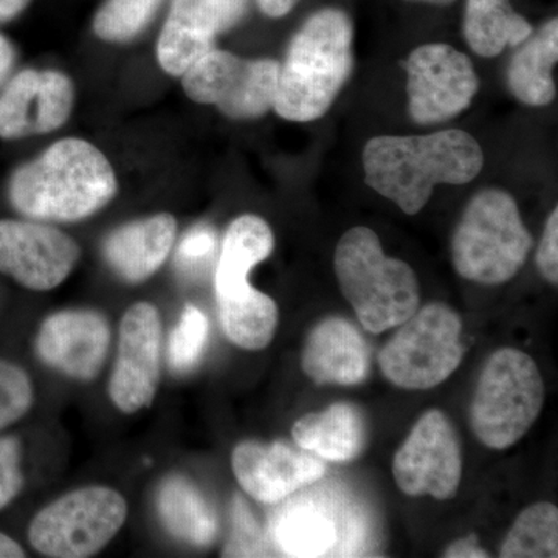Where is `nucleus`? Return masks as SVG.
<instances>
[{"label": "nucleus", "instance_id": "nucleus-28", "mask_svg": "<svg viewBox=\"0 0 558 558\" xmlns=\"http://www.w3.org/2000/svg\"><path fill=\"white\" fill-rule=\"evenodd\" d=\"M208 318L199 307L189 304L172 330L168 357L171 368L186 373L199 363L208 340Z\"/></svg>", "mask_w": 558, "mask_h": 558}, {"label": "nucleus", "instance_id": "nucleus-30", "mask_svg": "<svg viewBox=\"0 0 558 558\" xmlns=\"http://www.w3.org/2000/svg\"><path fill=\"white\" fill-rule=\"evenodd\" d=\"M231 520H233V527H231L230 539L223 548V557L269 556V545H267L269 542L266 534L241 495H234Z\"/></svg>", "mask_w": 558, "mask_h": 558}, {"label": "nucleus", "instance_id": "nucleus-7", "mask_svg": "<svg viewBox=\"0 0 558 558\" xmlns=\"http://www.w3.org/2000/svg\"><path fill=\"white\" fill-rule=\"evenodd\" d=\"M398 328L379 354L381 373L396 387L435 388L461 365L462 319L447 304L429 303Z\"/></svg>", "mask_w": 558, "mask_h": 558}, {"label": "nucleus", "instance_id": "nucleus-14", "mask_svg": "<svg viewBox=\"0 0 558 558\" xmlns=\"http://www.w3.org/2000/svg\"><path fill=\"white\" fill-rule=\"evenodd\" d=\"M250 0H172L157 44L161 69L182 76L245 16Z\"/></svg>", "mask_w": 558, "mask_h": 558}, {"label": "nucleus", "instance_id": "nucleus-9", "mask_svg": "<svg viewBox=\"0 0 558 558\" xmlns=\"http://www.w3.org/2000/svg\"><path fill=\"white\" fill-rule=\"evenodd\" d=\"M279 62L244 60L230 51L211 49L182 75L191 100L216 106L233 120H253L274 109Z\"/></svg>", "mask_w": 558, "mask_h": 558}, {"label": "nucleus", "instance_id": "nucleus-23", "mask_svg": "<svg viewBox=\"0 0 558 558\" xmlns=\"http://www.w3.org/2000/svg\"><path fill=\"white\" fill-rule=\"evenodd\" d=\"M157 508L172 537L196 548H208L218 537L219 521L215 509L185 476L172 475L163 481Z\"/></svg>", "mask_w": 558, "mask_h": 558}, {"label": "nucleus", "instance_id": "nucleus-35", "mask_svg": "<svg viewBox=\"0 0 558 558\" xmlns=\"http://www.w3.org/2000/svg\"><path fill=\"white\" fill-rule=\"evenodd\" d=\"M256 2H258L259 10L266 16L277 20V17L286 16L295 9L300 0H256Z\"/></svg>", "mask_w": 558, "mask_h": 558}, {"label": "nucleus", "instance_id": "nucleus-10", "mask_svg": "<svg viewBox=\"0 0 558 558\" xmlns=\"http://www.w3.org/2000/svg\"><path fill=\"white\" fill-rule=\"evenodd\" d=\"M409 110L417 124L446 123L472 105L480 80L473 62L449 44H425L405 62Z\"/></svg>", "mask_w": 558, "mask_h": 558}, {"label": "nucleus", "instance_id": "nucleus-3", "mask_svg": "<svg viewBox=\"0 0 558 558\" xmlns=\"http://www.w3.org/2000/svg\"><path fill=\"white\" fill-rule=\"evenodd\" d=\"M351 17L339 9L312 14L290 40L279 64L274 109L281 119L310 123L322 119L354 70Z\"/></svg>", "mask_w": 558, "mask_h": 558}, {"label": "nucleus", "instance_id": "nucleus-8", "mask_svg": "<svg viewBox=\"0 0 558 558\" xmlns=\"http://www.w3.org/2000/svg\"><path fill=\"white\" fill-rule=\"evenodd\" d=\"M126 519V499L116 488L83 487L40 510L28 539L44 557L87 558L105 549Z\"/></svg>", "mask_w": 558, "mask_h": 558}, {"label": "nucleus", "instance_id": "nucleus-24", "mask_svg": "<svg viewBox=\"0 0 558 558\" xmlns=\"http://www.w3.org/2000/svg\"><path fill=\"white\" fill-rule=\"evenodd\" d=\"M534 28L510 5L509 0H468L464 38L483 58H494L506 47L520 46Z\"/></svg>", "mask_w": 558, "mask_h": 558}, {"label": "nucleus", "instance_id": "nucleus-5", "mask_svg": "<svg viewBox=\"0 0 558 558\" xmlns=\"http://www.w3.org/2000/svg\"><path fill=\"white\" fill-rule=\"evenodd\" d=\"M532 245L515 199L506 191L487 189L462 213L451 240V260L462 278L497 286L519 274Z\"/></svg>", "mask_w": 558, "mask_h": 558}, {"label": "nucleus", "instance_id": "nucleus-36", "mask_svg": "<svg viewBox=\"0 0 558 558\" xmlns=\"http://www.w3.org/2000/svg\"><path fill=\"white\" fill-rule=\"evenodd\" d=\"M14 62V50L10 40L5 36L0 35V84L9 76Z\"/></svg>", "mask_w": 558, "mask_h": 558}, {"label": "nucleus", "instance_id": "nucleus-34", "mask_svg": "<svg viewBox=\"0 0 558 558\" xmlns=\"http://www.w3.org/2000/svg\"><path fill=\"white\" fill-rule=\"evenodd\" d=\"M446 558H487L486 550L478 545V538L475 535L470 537L459 538L457 542L451 543L449 548L444 553Z\"/></svg>", "mask_w": 558, "mask_h": 558}, {"label": "nucleus", "instance_id": "nucleus-12", "mask_svg": "<svg viewBox=\"0 0 558 558\" xmlns=\"http://www.w3.org/2000/svg\"><path fill=\"white\" fill-rule=\"evenodd\" d=\"M163 329L159 311L135 303L120 323L119 355L109 381L113 405L124 414L146 409L156 399L161 374Z\"/></svg>", "mask_w": 558, "mask_h": 558}, {"label": "nucleus", "instance_id": "nucleus-39", "mask_svg": "<svg viewBox=\"0 0 558 558\" xmlns=\"http://www.w3.org/2000/svg\"><path fill=\"white\" fill-rule=\"evenodd\" d=\"M407 2H418L428 3V5L447 7L451 5V3L457 2V0H407Z\"/></svg>", "mask_w": 558, "mask_h": 558}, {"label": "nucleus", "instance_id": "nucleus-37", "mask_svg": "<svg viewBox=\"0 0 558 558\" xmlns=\"http://www.w3.org/2000/svg\"><path fill=\"white\" fill-rule=\"evenodd\" d=\"M27 553L22 548L16 539L11 538L10 535L0 532V558H24Z\"/></svg>", "mask_w": 558, "mask_h": 558}, {"label": "nucleus", "instance_id": "nucleus-19", "mask_svg": "<svg viewBox=\"0 0 558 558\" xmlns=\"http://www.w3.org/2000/svg\"><path fill=\"white\" fill-rule=\"evenodd\" d=\"M274 247L269 223L259 216L244 215L230 223L215 274L218 310L258 299L263 292L250 286L248 275L269 258Z\"/></svg>", "mask_w": 558, "mask_h": 558}, {"label": "nucleus", "instance_id": "nucleus-38", "mask_svg": "<svg viewBox=\"0 0 558 558\" xmlns=\"http://www.w3.org/2000/svg\"><path fill=\"white\" fill-rule=\"evenodd\" d=\"M31 0H0V22L13 20L25 10Z\"/></svg>", "mask_w": 558, "mask_h": 558}, {"label": "nucleus", "instance_id": "nucleus-6", "mask_svg": "<svg viewBox=\"0 0 558 558\" xmlns=\"http://www.w3.org/2000/svg\"><path fill=\"white\" fill-rule=\"evenodd\" d=\"M543 402L545 385L534 359L520 349H498L481 371L470 425L488 449L506 450L535 424Z\"/></svg>", "mask_w": 558, "mask_h": 558}, {"label": "nucleus", "instance_id": "nucleus-17", "mask_svg": "<svg viewBox=\"0 0 558 558\" xmlns=\"http://www.w3.org/2000/svg\"><path fill=\"white\" fill-rule=\"evenodd\" d=\"M234 476L250 497L277 505L293 492L325 475V462L310 451L284 442L260 444L245 440L231 454Z\"/></svg>", "mask_w": 558, "mask_h": 558}, {"label": "nucleus", "instance_id": "nucleus-32", "mask_svg": "<svg viewBox=\"0 0 558 558\" xmlns=\"http://www.w3.org/2000/svg\"><path fill=\"white\" fill-rule=\"evenodd\" d=\"M216 245H218L216 233L209 227L199 226L191 230L180 242L178 255H175L179 269L186 274L201 270V267L216 252Z\"/></svg>", "mask_w": 558, "mask_h": 558}, {"label": "nucleus", "instance_id": "nucleus-26", "mask_svg": "<svg viewBox=\"0 0 558 558\" xmlns=\"http://www.w3.org/2000/svg\"><path fill=\"white\" fill-rule=\"evenodd\" d=\"M502 558L558 557V510L550 502L529 506L513 523L499 549Z\"/></svg>", "mask_w": 558, "mask_h": 558}, {"label": "nucleus", "instance_id": "nucleus-21", "mask_svg": "<svg viewBox=\"0 0 558 558\" xmlns=\"http://www.w3.org/2000/svg\"><path fill=\"white\" fill-rule=\"evenodd\" d=\"M300 449L330 462H351L368 444V428L362 411L347 402L299 418L292 427Z\"/></svg>", "mask_w": 558, "mask_h": 558}, {"label": "nucleus", "instance_id": "nucleus-20", "mask_svg": "<svg viewBox=\"0 0 558 558\" xmlns=\"http://www.w3.org/2000/svg\"><path fill=\"white\" fill-rule=\"evenodd\" d=\"M178 222L171 215L135 220L113 231L105 242L110 269L128 282H142L163 266L174 247Z\"/></svg>", "mask_w": 558, "mask_h": 558}, {"label": "nucleus", "instance_id": "nucleus-29", "mask_svg": "<svg viewBox=\"0 0 558 558\" xmlns=\"http://www.w3.org/2000/svg\"><path fill=\"white\" fill-rule=\"evenodd\" d=\"M33 400L31 376L16 363L0 359V429L20 422L31 411Z\"/></svg>", "mask_w": 558, "mask_h": 558}, {"label": "nucleus", "instance_id": "nucleus-18", "mask_svg": "<svg viewBox=\"0 0 558 558\" xmlns=\"http://www.w3.org/2000/svg\"><path fill=\"white\" fill-rule=\"evenodd\" d=\"M369 347L348 319L329 317L307 336L301 368L318 385H357L368 377Z\"/></svg>", "mask_w": 558, "mask_h": 558}, {"label": "nucleus", "instance_id": "nucleus-22", "mask_svg": "<svg viewBox=\"0 0 558 558\" xmlns=\"http://www.w3.org/2000/svg\"><path fill=\"white\" fill-rule=\"evenodd\" d=\"M510 60L508 86L524 105L532 108L548 106L556 98L553 70L558 60V20L546 22L520 44Z\"/></svg>", "mask_w": 558, "mask_h": 558}, {"label": "nucleus", "instance_id": "nucleus-25", "mask_svg": "<svg viewBox=\"0 0 558 558\" xmlns=\"http://www.w3.org/2000/svg\"><path fill=\"white\" fill-rule=\"evenodd\" d=\"M271 542L288 557H322L339 542L336 521L314 505H288L275 517Z\"/></svg>", "mask_w": 558, "mask_h": 558}, {"label": "nucleus", "instance_id": "nucleus-15", "mask_svg": "<svg viewBox=\"0 0 558 558\" xmlns=\"http://www.w3.org/2000/svg\"><path fill=\"white\" fill-rule=\"evenodd\" d=\"M75 89L64 73L24 70L0 95V138L57 131L72 113Z\"/></svg>", "mask_w": 558, "mask_h": 558}, {"label": "nucleus", "instance_id": "nucleus-2", "mask_svg": "<svg viewBox=\"0 0 558 558\" xmlns=\"http://www.w3.org/2000/svg\"><path fill=\"white\" fill-rule=\"evenodd\" d=\"M116 172L86 140L64 138L24 165L10 180L11 205L39 222L90 218L117 194Z\"/></svg>", "mask_w": 558, "mask_h": 558}, {"label": "nucleus", "instance_id": "nucleus-4", "mask_svg": "<svg viewBox=\"0 0 558 558\" xmlns=\"http://www.w3.org/2000/svg\"><path fill=\"white\" fill-rule=\"evenodd\" d=\"M341 293L371 333L398 328L418 310V281L409 264L388 258L379 236L368 227H354L336 248Z\"/></svg>", "mask_w": 558, "mask_h": 558}, {"label": "nucleus", "instance_id": "nucleus-13", "mask_svg": "<svg viewBox=\"0 0 558 558\" xmlns=\"http://www.w3.org/2000/svg\"><path fill=\"white\" fill-rule=\"evenodd\" d=\"M78 259V244L61 230L39 220H0V274L22 288L57 289Z\"/></svg>", "mask_w": 558, "mask_h": 558}, {"label": "nucleus", "instance_id": "nucleus-16", "mask_svg": "<svg viewBox=\"0 0 558 558\" xmlns=\"http://www.w3.org/2000/svg\"><path fill=\"white\" fill-rule=\"evenodd\" d=\"M110 326L100 312L61 311L44 319L36 336L38 357L70 379L90 381L105 366Z\"/></svg>", "mask_w": 558, "mask_h": 558}, {"label": "nucleus", "instance_id": "nucleus-27", "mask_svg": "<svg viewBox=\"0 0 558 558\" xmlns=\"http://www.w3.org/2000/svg\"><path fill=\"white\" fill-rule=\"evenodd\" d=\"M160 5L161 0H108L95 16V35L108 43L134 39L148 27Z\"/></svg>", "mask_w": 558, "mask_h": 558}, {"label": "nucleus", "instance_id": "nucleus-33", "mask_svg": "<svg viewBox=\"0 0 558 558\" xmlns=\"http://www.w3.org/2000/svg\"><path fill=\"white\" fill-rule=\"evenodd\" d=\"M537 267L550 284H558V208L550 213L537 250Z\"/></svg>", "mask_w": 558, "mask_h": 558}, {"label": "nucleus", "instance_id": "nucleus-11", "mask_svg": "<svg viewBox=\"0 0 558 558\" xmlns=\"http://www.w3.org/2000/svg\"><path fill=\"white\" fill-rule=\"evenodd\" d=\"M392 475L403 494L457 497L462 478L461 444L440 410L422 414L392 461Z\"/></svg>", "mask_w": 558, "mask_h": 558}, {"label": "nucleus", "instance_id": "nucleus-31", "mask_svg": "<svg viewBox=\"0 0 558 558\" xmlns=\"http://www.w3.org/2000/svg\"><path fill=\"white\" fill-rule=\"evenodd\" d=\"M24 483L21 440L3 436L0 438V510L20 497Z\"/></svg>", "mask_w": 558, "mask_h": 558}, {"label": "nucleus", "instance_id": "nucleus-1", "mask_svg": "<svg viewBox=\"0 0 558 558\" xmlns=\"http://www.w3.org/2000/svg\"><path fill=\"white\" fill-rule=\"evenodd\" d=\"M484 154L469 132L447 130L428 135H380L363 149L366 185L417 215L438 185H465L478 178Z\"/></svg>", "mask_w": 558, "mask_h": 558}]
</instances>
